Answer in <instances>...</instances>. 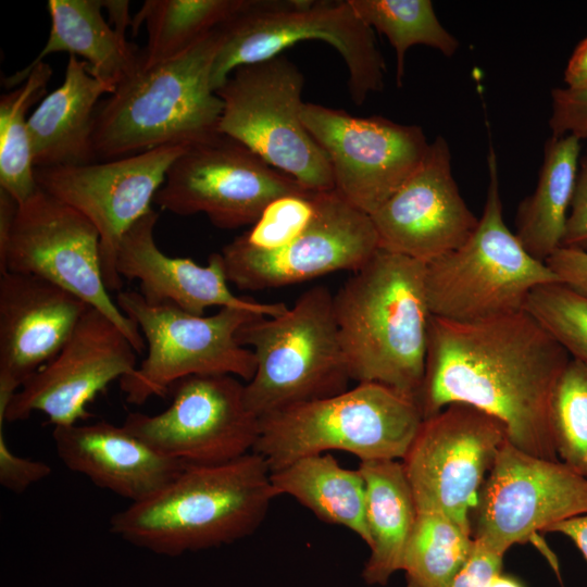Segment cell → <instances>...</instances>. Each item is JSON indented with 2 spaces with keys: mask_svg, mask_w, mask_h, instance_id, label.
Listing matches in <instances>:
<instances>
[{
  "mask_svg": "<svg viewBox=\"0 0 587 587\" xmlns=\"http://www.w3.org/2000/svg\"><path fill=\"white\" fill-rule=\"evenodd\" d=\"M50 474L49 464L22 458L12 452L7 444L3 427H0V484L3 488L14 494H23Z\"/></svg>",
  "mask_w": 587,
  "mask_h": 587,
  "instance_id": "37",
  "label": "cell"
},
{
  "mask_svg": "<svg viewBox=\"0 0 587 587\" xmlns=\"http://www.w3.org/2000/svg\"><path fill=\"white\" fill-rule=\"evenodd\" d=\"M358 469L365 483L370 548L361 576L367 585L385 586L401 571L417 510L401 460L360 461Z\"/></svg>",
  "mask_w": 587,
  "mask_h": 587,
  "instance_id": "25",
  "label": "cell"
},
{
  "mask_svg": "<svg viewBox=\"0 0 587 587\" xmlns=\"http://www.w3.org/2000/svg\"><path fill=\"white\" fill-rule=\"evenodd\" d=\"M425 274L426 263L378 249L334 294L351 380L419 399L432 317Z\"/></svg>",
  "mask_w": 587,
  "mask_h": 587,
  "instance_id": "2",
  "label": "cell"
},
{
  "mask_svg": "<svg viewBox=\"0 0 587 587\" xmlns=\"http://www.w3.org/2000/svg\"><path fill=\"white\" fill-rule=\"evenodd\" d=\"M114 90L84 60L70 55L63 83L28 117L35 168L96 162L95 114L101 96Z\"/></svg>",
  "mask_w": 587,
  "mask_h": 587,
  "instance_id": "24",
  "label": "cell"
},
{
  "mask_svg": "<svg viewBox=\"0 0 587 587\" xmlns=\"http://www.w3.org/2000/svg\"><path fill=\"white\" fill-rule=\"evenodd\" d=\"M90 305L40 277L0 273V416L63 348Z\"/></svg>",
  "mask_w": 587,
  "mask_h": 587,
  "instance_id": "21",
  "label": "cell"
},
{
  "mask_svg": "<svg viewBox=\"0 0 587 587\" xmlns=\"http://www.w3.org/2000/svg\"><path fill=\"white\" fill-rule=\"evenodd\" d=\"M562 247L587 251V168L580 167Z\"/></svg>",
  "mask_w": 587,
  "mask_h": 587,
  "instance_id": "40",
  "label": "cell"
},
{
  "mask_svg": "<svg viewBox=\"0 0 587 587\" xmlns=\"http://www.w3.org/2000/svg\"><path fill=\"white\" fill-rule=\"evenodd\" d=\"M220 32L211 71L214 91L235 68L272 59L303 40H322L339 52L355 104L384 88L386 66L374 30L348 0H245Z\"/></svg>",
  "mask_w": 587,
  "mask_h": 587,
  "instance_id": "8",
  "label": "cell"
},
{
  "mask_svg": "<svg viewBox=\"0 0 587 587\" xmlns=\"http://www.w3.org/2000/svg\"><path fill=\"white\" fill-rule=\"evenodd\" d=\"M52 439L70 471L130 503L151 497L186 466L107 421L54 426Z\"/></svg>",
  "mask_w": 587,
  "mask_h": 587,
  "instance_id": "23",
  "label": "cell"
},
{
  "mask_svg": "<svg viewBox=\"0 0 587 587\" xmlns=\"http://www.w3.org/2000/svg\"><path fill=\"white\" fill-rule=\"evenodd\" d=\"M504 554L474 539L472 554L448 587H488L502 573Z\"/></svg>",
  "mask_w": 587,
  "mask_h": 587,
  "instance_id": "38",
  "label": "cell"
},
{
  "mask_svg": "<svg viewBox=\"0 0 587 587\" xmlns=\"http://www.w3.org/2000/svg\"><path fill=\"white\" fill-rule=\"evenodd\" d=\"M137 354L120 327L89 307L60 352L11 398L0 427L34 412L45 414L54 426L87 420L88 404L113 380L136 370Z\"/></svg>",
  "mask_w": 587,
  "mask_h": 587,
  "instance_id": "19",
  "label": "cell"
},
{
  "mask_svg": "<svg viewBox=\"0 0 587 587\" xmlns=\"http://www.w3.org/2000/svg\"><path fill=\"white\" fill-rule=\"evenodd\" d=\"M565 87L587 86V37L573 51L564 71Z\"/></svg>",
  "mask_w": 587,
  "mask_h": 587,
  "instance_id": "41",
  "label": "cell"
},
{
  "mask_svg": "<svg viewBox=\"0 0 587 587\" xmlns=\"http://www.w3.org/2000/svg\"><path fill=\"white\" fill-rule=\"evenodd\" d=\"M239 141L218 134L172 163L153 203L176 215L205 214L224 229L253 225L278 197L308 191Z\"/></svg>",
  "mask_w": 587,
  "mask_h": 587,
  "instance_id": "13",
  "label": "cell"
},
{
  "mask_svg": "<svg viewBox=\"0 0 587 587\" xmlns=\"http://www.w3.org/2000/svg\"><path fill=\"white\" fill-rule=\"evenodd\" d=\"M301 118L328 157L335 190L369 215L416 171L430 145L422 127L379 115L304 102Z\"/></svg>",
  "mask_w": 587,
  "mask_h": 587,
  "instance_id": "15",
  "label": "cell"
},
{
  "mask_svg": "<svg viewBox=\"0 0 587 587\" xmlns=\"http://www.w3.org/2000/svg\"><path fill=\"white\" fill-rule=\"evenodd\" d=\"M579 158L578 137L551 136L545 145L536 188L519 205L515 235L537 260L545 262L562 247L579 173Z\"/></svg>",
  "mask_w": 587,
  "mask_h": 587,
  "instance_id": "27",
  "label": "cell"
},
{
  "mask_svg": "<svg viewBox=\"0 0 587 587\" xmlns=\"http://www.w3.org/2000/svg\"><path fill=\"white\" fill-rule=\"evenodd\" d=\"M378 249L371 216L334 189L316 192L311 223L287 246L259 252L234 239L220 253L228 282L240 290L258 291L296 285L334 272H354Z\"/></svg>",
  "mask_w": 587,
  "mask_h": 587,
  "instance_id": "18",
  "label": "cell"
},
{
  "mask_svg": "<svg viewBox=\"0 0 587 587\" xmlns=\"http://www.w3.org/2000/svg\"><path fill=\"white\" fill-rule=\"evenodd\" d=\"M524 310L571 358L587 362V297L561 283L542 285L529 294Z\"/></svg>",
  "mask_w": 587,
  "mask_h": 587,
  "instance_id": "34",
  "label": "cell"
},
{
  "mask_svg": "<svg viewBox=\"0 0 587 587\" xmlns=\"http://www.w3.org/2000/svg\"><path fill=\"white\" fill-rule=\"evenodd\" d=\"M245 0H146L133 18L135 35L145 25L148 40L140 66L172 60L221 27Z\"/></svg>",
  "mask_w": 587,
  "mask_h": 587,
  "instance_id": "30",
  "label": "cell"
},
{
  "mask_svg": "<svg viewBox=\"0 0 587 587\" xmlns=\"http://www.w3.org/2000/svg\"><path fill=\"white\" fill-rule=\"evenodd\" d=\"M473 548L472 535L448 516L417 512L402 560L405 587H448Z\"/></svg>",
  "mask_w": 587,
  "mask_h": 587,
  "instance_id": "31",
  "label": "cell"
},
{
  "mask_svg": "<svg viewBox=\"0 0 587 587\" xmlns=\"http://www.w3.org/2000/svg\"><path fill=\"white\" fill-rule=\"evenodd\" d=\"M333 298L328 287L314 286L283 314L255 315L238 329L237 341L255 357L245 399L259 420L348 389L351 377Z\"/></svg>",
  "mask_w": 587,
  "mask_h": 587,
  "instance_id": "5",
  "label": "cell"
},
{
  "mask_svg": "<svg viewBox=\"0 0 587 587\" xmlns=\"http://www.w3.org/2000/svg\"><path fill=\"white\" fill-rule=\"evenodd\" d=\"M277 496L287 495L322 522L348 528L366 545L365 483L359 469L342 467L330 453L300 458L271 472Z\"/></svg>",
  "mask_w": 587,
  "mask_h": 587,
  "instance_id": "28",
  "label": "cell"
},
{
  "mask_svg": "<svg viewBox=\"0 0 587 587\" xmlns=\"http://www.w3.org/2000/svg\"><path fill=\"white\" fill-rule=\"evenodd\" d=\"M103 7L109 13V23L114 25V29L126 35V28L133 23L129 16V1L104 0Z\"/></svg>",
  "mask_w": 587,
  "mask_h": 587,
  "instance_id": "43",
  "label": "cell"
},
{
  "mask_svg": "<svg viewBox=\"0 0 587 587\" xmlns=\"http://www.w3.org/2000/svg\"><path fill=\"white\" fill-rule=\"evenodd\" d=\"M51 76V66L42 61L3 79L12 90L0 97V189L18 205L38 189L26 114L45 95Z\"/></svg>",
  "mask_w": 587,
  "mask_h": 587,
  "instance_id": "29",
  "label": "cell"
},
{
  "mask_svg": "<svg viewBox=\"0 0 587 587\" xmlns=\"http://www.w3.org/2000/svg\"><path fill=\"white\" fill-rule=\"evenodd\" d=\"M585 513L587 477L560 460L526 453L507 440L479 492L472 537L505 554L536 533Z\"/></svg>",
  "mask_w": 587,
  "mask_h": 587,
  "instance_id": "17",
  "label": "cell"
},
{
  "mask_svg": "<svg viewBox=\"0 0 587 587\" xmlns=\"http://www.w3.org/2000/svg\"><path fill=\"white\" fill-rule=\"evenodd\" d=\"M545 262L561 284L587 297V251L560 247Z\"/></svg>",
  "mask_w": 587,
  "mask_h": 587,
  "instance_id": "39",
  "label": "cell"
},
{
  "mask_svg": "<svg viewBox=\"0 0 587 587\" xmlns=\"http://www.w3.org/2000/svg\"><path fill=\"white\" fill-rule=\"evenodd\" d=\"M4 272L37 276L72 292L113 321L142 353L146 341L138 326L105 286L97 228L39 187L17 208L8 243L0 251V273Z\"/></svg>",
  "mask_w": 587,
  "mask_h": 587,
  "instance_id": "11",
  "label": "cell"
},
{
  "mask_svg": "<svg viewBox=\"0 0 587 587\" xmlns=\"http://www.w3.org/2000/svg\"><path fill=\"white\" fill-rule=\"evenodd\" d=\"M220 42L218 27L185 53L147 68L139 64L121 80L95 114L96 160L218 135L223 102L211 87V71Z\"/></svg>",
  "mask_w": 587,
  "mask_h": 587,
  "instance_id": "4",
  "label": "cell"
},
{
  "mask_svg": "<svg viewBox=\"0 0 587 587\" xmlns=\"http://www.w3.org/2000/svg\"><path fill=\"white\" fill-rule=\"evenodd\" d=\"M504 424L465 403L423 421L401 460L417 512H436L472 535V514L500 449Z\"/></svg>",
  "mask_w": 587,
  "mask_h": 587,
  "instance_id": "12",
  "label": "cell"
},
{
  "mask_svg": "<svg viewBox=\"0 0 587 587\" xmlns=\"http://www.w3.org/2000/svg\"><path fill=\"white\" fill-rule=\"evenodd\" d=\"M159 216L152 209L139 218L122 237L115 258L117 274L137 279L138 292L148 303L172 304L193 315H203L210 307L246 309L264 316L287 311L284 302H259L233 294L220 252L210 254L207 265L165 254L154 239Z\"/></svg>",
  "mask_w": 587,
  "mask_h": 587,
  "instance_id": "22",
  "label": "cell"
},
{
  "mask_svg": "<svg viewBox=\"0 0 587 587\" xmlns=\"http://www.w3.org/2000/svg\"><path fill=\"white\" fill-rule=\"evenodd\" d=\"M303 85L301 71L283 54L235 68L215 91L223 102L218 133L307 189L334 190L328 157L301 118Z\"/></svg>",
  "mask_w": 587,
  "mask_h": 587,
  "instance_id": "10",
  "label": "cell"
},
{
  "mask_svg": "<svg viewBox=\"0 0 587 587\" xmlns=\"http://www.w3.org/2000/svg\"><path fill=\"white\" fill-rule=\"evenodd\" d=\"M547 532L569 537L587 561V513L561 521Z\"/></svg>",
  "mask_w": 587,
  "mask_h": 587,
  "instance_id": "42",
  "label": "cell"
},
{
  "mask_svg": "<svg viewBox=\"0 0 587 587\" xmlns=\"http://www.w3.org/2000/svg\"><path fill=\"white\" fill-rule=\"evenodd\" d=\"M51 18L48 39L28 71L55 52L82 57L93 76L116 87L140 64V54L105 21L103 0H49Z\"/></svg>",
  "mask_w": 587,
  "mask_h": 587,
  "instance_id": "26",
  "label": "cell"
},
{
  "mask_svg": "<svg viewBox=\"0 0 587 587\" xmlns=\"http://www.w3.org/2000/svg\"><path fill=\"white\" fill-rule=\"evenodd\" d=\"M580 167H586L587 168V148H586V151H585V155L580 160Z\"/></svg>",
  "mask_w": 587,
  "mask_h": 587,
  "instance_id": "45",
  "label": "cell"
},
{
  "mask_svg": "<svg viewBox=\"0 0 587 587\" xmlns=\"http://www.w3.org/2000/svg\"><path fill=\"white\" fill-rule=\"evenodd\" d=\"M308 190L273 200L251 228L235 238L243 247L259 251H276L296 239L315 214V195Z\"/></svg>",
  "mask_w": 587,
  "mask_h": 587,
  "instance_id": "35",
  "label": "cell"
},
{
  "mask_svg": "<svg viewBox=\"0 0 587 587\" xmlns=\"http://www.w3.org/2000/svg\"><path fill=\"white\" fill-rule=\"evenodd\" d=\"M571 360L528 312L472 322L430 317L419 404L424 420L465 403L501 421L517 449L559 460L550 405Z\"/></svg>",
  "mask_w": 587,
  "mask_h": 587,
  "instance_id": "1",
  "label": "cell"
},
{
  "mask_svg": "<svg viewBox=\"0 0 587 587\" xmlns=\"http://www.w3.org/2000/svg\"><path fill=\"white\" fill-rule=\"evenodd\" d=\"M550 425L558 459L587 477V362L573 359L551 398Z\"/></svg>",
  "mask_w": 587,
  "mask_h": 587,
  "instance_id": "33",
  "label": "cell"
},
{
  "mask_svg": "<svg viewBox=\"0 0 587 587\" xmlns=\"http://www.w3.org/2000/svg\"><path fill=\"white\" fill-rule=\"evenodd\" d=\"M277 497L257 452L210 465H186L151 497L116 512L110 532L139 548L179 557L253 534Z\"/></svg>",
  "mask_w": 587,
  "mask_h": 587,
  "instance_id": "3",
  "label": "cell"
},
{
  "mask_svg": "<svg viewBox=\"0 0 587 587\" xmlns=\"http://www.w3.org/2000/svg\"><path fill=\"white\" fill-rule=\"evenodd\" d=\"M424 421L417 400L377 383L299 403L260 419L253 452L270 471L332 450L360 461L402 460Z\"/></svg>",
  "mask_w": 587,
  "mask_h": 587,
  "instance_id": "6",
  "label": "cell"
},
{
  "mask_svg": "<svg viewBox=\"0 0 587 587\" xmlns=\"http://www.w3.org/2000/svg\"><path fill=\"white\" fill-rule=\"evenodd\" d=\"M549 126L552 137L573 135L587 139V86L551 91Z\"/></svg>",
  "mask_w": 587,
  "mask_h": 587,
  "instance_id": "36",
  "label": "cell"
},
{
  "mask_svg": "<svg viewBox=\"0 0 587 587\" xmlns=\"http://www.w3.org/2000/svg\"><path fill=\"white\" fill-rule=\"evenodd\" d=\"M355 14L385 35L396 52V82L402 85L405 54L415 45L454 55L459 40L439 22L429 0H348Z\"/></svg>",
  "mask_w": 587,
  "mask_h": 587,
  "instance_id": "32",
  "label": "cell"
},
{
  "mask_svg": "<svg viewBox=\"0 0 587 587\" xmlns=\"http://www.w3.org/2000/svg\"><path fill=\"white\" fill-rule=\"evenodd\" d=\"M487 163L489 183L476 229L462 246L426 264L433 316L472 322L514 313L524 310L535 288L561 283L507 226L491 147Z\"/></svg>",
  "mask_w": 587,
  "mask_h": 587,
  "instance_id": "7",
  "label": "cell"
},
{
  "mask_svg": "<svg viewBox=\"0 0 587 587\" xmlns=\"http://www.w3.org/2000/svg\"><path fill=\"white\" fill-rule=\"evenodd\" d=\"M488 587H525L516 577L500 573L488 585Z\"/></svg>",
  "mask_w": 587,
  "mask_h": 587,
  "instance_id": "44",
  "label": "cell"
},
{
  "mask_svg": "<svg viewBox=\"0 0 587 587\" xmlns=\"http://www.w3.org/2000/svg\"><path fill=\"white\" fill-rule=\"evenodd\" d=\"M370 216L379 249L426 264L462 246L479 220L460 193L442 136L430 142L416 171Z\"/></svg>",
  "mask_w": 587,
  "mask_h": 587,
  "instance_id": "20",
  "label": "cell"
},
{
  "mask_svg": "<svg viewBox=\"0 0 587 587\" xmlns=\"http://www.w3.org/2000/svg\"><path fill=\"white\" fill-rule=\"evenodd\" d=\"M162 412L129 413L122 424L158 452L186 465L225 463L253 451L260 420L233 375H192L170 389ZM168 392V394H170Z\"/></svg>",
  "mask_w": 587,
  "mask_h": 587,
  "instance_id": "14",
  "label": "cell"
},
{
  "mask_svg": "<svg viewBox=\"0 0 587 587\" xmlns=\"http://www.w3.org/2000/svg\"><path fill=\"white\" fill-rule=\"evenodd\" d=\"M116 304L139 328L147 355L120 379L126 402L140 405L164 397L172 386L192 375H233L249 382L255 357L236 334L253 316L246 309L221 308L215 314L193 315L172 304H150L138 291H120Z\"/></svg>",
  "mask_w": 587,
  "mask_h": 587,
  "instance_id": "9",
  "label": "cell"
},
{
  "mask_svg": "<svg viewBox=\"0 0 587 587\" xmlns=\"http://www.w3.org/2000/svg\"><path fill=\"white\" fill-rule=\"evenodd\" d=\"M187 147L167 145L114 160L35 168L42 191L79 212L97 228L109 291L120 292L123 286L115 268L122 237L152 210L167 170Z\"/></svg>",
  "mask_w": 587,
  "mask_h": 587,
  "instance_id": "16",
  "label": "cell"
}]
</instances>
